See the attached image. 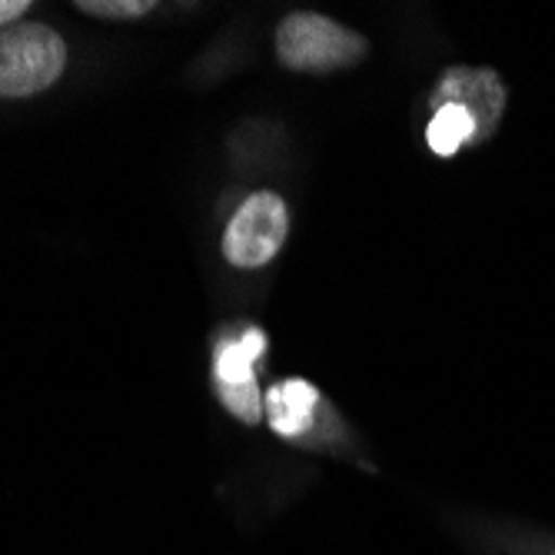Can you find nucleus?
<instances>
[{"mask_svg":"<svg viewBox=\"0 0 555 555\" xmlns=\"http://www.w3.org/2000/svg\"><path fill=\"white\" fill-rule=\"evenodd\" d=\"M469 137H476V117L469 107H463V104L436 107V114L426 127V143L433 146V154H439V157L456 154Z\"/></svg>","mask_w":555,"mask_h":555,"instance_id":"obj_6","label":"nucleus"},{"mask_svg":"<svg viewBox=\"0 0 555 555\" xmlns=\"http://www.w3.org/2000/svg\"><path fill=\"white\" fill-rule=\"evenodd\" d=\"M67 67V43L43 24H17L0 34V96L47 90Z\"/></svg>","mask_w":555,"mask_h":555,"instance_id":"obj_1","label":"nucleus"},{"mask_svg":"<svg viewBox=\"0 0 555 555\" xmlns=\"http://www.w3.org/2000/svg\"><path fill=\"white\" fill-rule=\"evenodd\" d=\"M263 352H267V336L263 330L254 326L217 346V360H214L217 392L223 399V406L243 423L263 420V396L254 376V366L260 363Z\"/></svg>","mask_w":555,"mask_h":555,"instance_id":"obj_4","label":"nucleus"},{"mask_svg":"<svg viewBox=\"0 0 555 555\" xmlns=\"http://www.w3.org/2000/svg\"><path fill=\"white\" fill-rule=\"evenodd\" d=\"M27 8H30L27 0H0V24H11V21L24 17Z\"/></svg>","mask_w":555,"mask_h":555,"instance_id":"obj_8","label":"nucleus"},{"mask_svg":"<svg viewBox=\"0 0 555 555\" xmlns=\"http://www.w3.org/2000/svg\"><path fill=\"white\" fill-rule=\"evenodd\" d=\"M77 11L93 14V17H143L146 11H154L150 0H80Z\"/></svg>","mask_w":555,"mask_h":555,"instance_id":"obj_7","label":"nucleus"},{"mask_svg":"<svg viewBox=\"0 0 555 555\" xmlns=\"http://www.w3.org/2000/svg\"><path fill=\"white\" fill-rule=\"evenodd\" d=\"M289 236V210L280 193L260 190L243 199L223 233V257L236 270L267 267Z\"/></svg>","mask_w":555,"mask_h":555,"instance_id":"obj_3","label":"nucleus"},{"mask_svg":"<svg viewBox=\"0 0 555 555\" xmlns=\"http://www.w3.org/2000/svg\"><path fill=\"white\" fill-rule=\"evenodd\" d=\"M317 402H320V392L307 379H283L267 389L263 413H267L270 426L289 439V436H299L310 429Z\"/></svg>","mask_w":555,"mask_h":555,"instance_id":"obj_5","label":"nucleus"},{"mask_svg":"<svg viewBox=\"0 0 555 555\" xmlns=\"http://www.w3.org/2000/svg\"><path fill=\"white\" fill-rule=\"evenodd\" d=\"M276 54L289 70H336L366 54V40L323 14H289L276 30Z\"/></svg>","mask_w":555,"mask_h":555,"instance_id":"obj_2","label":"nucleus"}]
</instances>
